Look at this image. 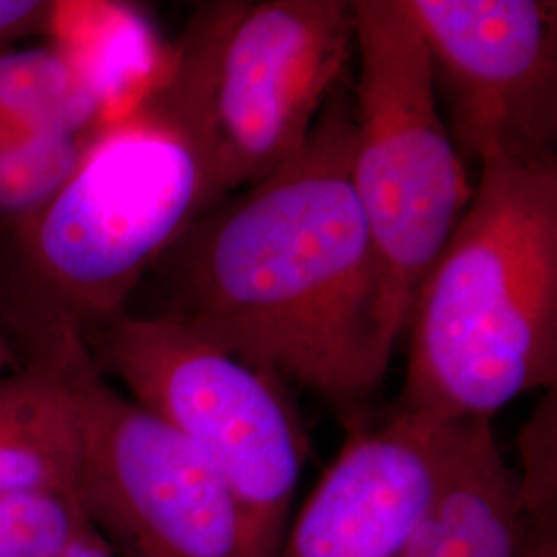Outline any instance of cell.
Here are the masks:
<instances>
[{
  "mask_svg": "<svg viewBox=\"0 0 557 557\" xmlns=\"http://www.w3.org/2000/svg\"><path fill=\"white\" fill-rule=\"evenodd\" d=\"M354 103L338 87L306 145L193 221L161 255L165 317L354 425L395 354L382 277L354 186Z\"/></svg>",
  "mask_w": 557,
  "mask_h": 557,
  "instance_id": "obj_1",
  "label": "cell"
},
{
  "mask_svg": "<svg viewBox=\"0 0 557 557\" xmlns=\"http://www.w3.org/2000/svg\"><path fill=\"white\" fill-rule=\"evenodd\" d=\"M413 299L397 411L492 419L557 382V160L487 158Z\"/></svg>",
  "mask_w": 557,
  "mask_h": 557,
  "instance_id": "obj_2",
  "label": "cell"
},
{
  "mask_svg": "<svg viewBox=\"0 0 557 557\" xmlns=\"http://www.w3.org/2000/svg\"><path fill=\"white\" fill-rule=\"evenodd\" d=\"M218 202L193 145L133 103L52 199L0 225V329L17 354L60 329L91 335L128 312L151 267Z\"/></svg>",
  "mask_w": 557,
  "mask_h": 557,
  "instance_id": "obj_3",
  "label": "cell"
},
{
  "mask_svg": "<svg viewBox=\"0 0 557 557\" xmlns=\"http://www.w3.org/2000/svg\"><path fill=\"white\" fill-rule=\"evenodd\" d=\"M354 52L351 2H205L137 103L193 145L221 200L298 153Z\"/></svg>",
  "mask_w": 557,
  "mask_h": 557,
  "instance_id": "obj_4",
  "label": "cell"
},
{
  "mask_svg": "<svg viewBox=\"0 0 557 557\" xmlns=\"http://www.w3.org/2000/svg\"><path fill=\"white\" fill-rule=\"evenodd\" d=\"M354 186L374 242L388 338L453 236L473 186L442 119L425 40L403 0H354Z\"/></svg>",
  "mask_w": 557,
  "mask_h": 557,
  "instance_id": "obj_5",
  "label": "cell"
},
{
  "mask_svg": "<svg viewBox=\"0 0 557 557\" xmlns=\"http://www.w3.org/2000/svg\"><path fill=\"white\" fill-rule=\"evenodd\" d=\"M83 343L106 379L220 475L238 510L242 557H277L308 458L281 384L165 317L124 312Z\"/></svg>",
  "mask_w": 557,
  "mask_h": 557,
  "instance_id": "obj_6",
  "label": "cell"
},
{
  "mask_svg": "<svg viewBox=\"0 0 557 557\" xmlns=\"http://www.w3.org/2000/svg\"><path fill=\"white\" fill-rule=\"evenodd\" d=\"M50 351L69 380L81 425L77 498L119 557H242L236 504L213 467L96 368L75 331Z\"/></svg>",
  "mask_w": 557,
  "mask_h": 557,
  "instance_id": "obj_7",
  "label": "cell"
},
{
  "mask_svg": "<svg viewBox=\"0 0 557 557\" xmlns=\"http://www.w3.org/2000/svg\"><path fill=\"white\" fill-rule=\"evenodd\" d=\"M450 106L460 158L556 160V4L403 0ZM448 128V131H450Z\"/></svg>",
  "mask_w": 557,
  "mask_h": 557,
  "instance_id": "obj_8",
  "label": "cell"
},
{
  "mask_svg": "<svg viewBox=\"0 0 557 557\" xmlns=\"http://www.w3.org/2000/svg\"><path fill=\"white\" fill-rule=\"evenodd\" d=\"M462 423L395 409L379 425L370 418L349 425L277 557H407L438 499Z\"/></svg>",
  "mask_w": 557,
  "mask_h": 557,
  "instance_id": "obj_9",
  "label": "cell"
},
{
  "mask_svg": "<svg viewBox=\"0 0 557 557\" xmlns=\"http://www.w3.org/2000/svg\"><path fill=\"white\" fill-rule=\"evenodd\" d=\"M71 38L0 46V147L46 133H94L124 114L156 75L145 23L122 7Z\"/></svg>",
  "mask_w": 557,
  "mask_h": 557,
  "instance_id": "obj_10",
  "label": "cell"
},
{
  "mask_svg": "<svg viewBox=\"0 0 557 557\" xmlns=\"http://www.w3.org/2000/svg\"><path fill=\"white\" fill-rule=\"evenodd\" d=\"M517 473L487 419L465 421L432 512L407 557H520Z\"/></svg>",
  "mask_w": 557,
  "mask_h": 557,
  "instance_id": "obj_11",
  "label": "cell"
},
{
  "mask_svg": "<svg viewBox=\"0 0 557 557\" xmlns=\"http://www.w3.org/2000/svg\"><path fill=\"white\" fill-rule=\"evenodd\" d=\"M0 380V490L77 498V403L57 358L29 349Z\"/></svg>",
  "mask_w": 557,
  "mask_h": 557,
  "instance_id": "obj_12",
  "label": "cell"
},
{
  "mask_svg": "<svg viewBox=\"0 0 557 557\" xmlns=\"http://www.w3.org/2000/svg\"><path fill=\"white\" fill-rule=\"evenodd\" d=\"M94 133H46L0 147V225L36 213L75 172Z\"/></svg>",
  "mask_w": 557,
  "mask_h": 557,
  "instance_id": "obj_13",
  "label": "cell"
},
{
  "mask_svg": "<svg viewBox=\"0 0 557 557\" xmlns=\"http://www.w3.org/2000/svg\"><path fill=\"white\" fill-rule=\"evenodd\" d=\"M94 531L79 499L0 490V557H64Z\"/></svg>",
  "mask_w": 557,
  "mask_h": 557,
  "instance_id": "obj_14",
  "label": "cell"
},
{
  "mask_svg": "<svg viewBox=\"0 0 557 557\" xmlns=\"http://www.w3.org/2000/svg\"><path fill=\"white\" fill-rule=\"evenodd\" d=\"M518 502L529 522H557V400L556 388L539 403L520 432Z\"/></svg>",
  "mask_w": 557,
  "mask_h": 557,
  "instance_id": "obj_15",
  "label": "cell"
},
{
  "mask_svg": "<svg viewBox=\"0 0 557 557\" xmlns=\"http://www.w3.org/2000/svg\"><path fill=\"white\" fill-rule=\"evenodd\" d=\"M66 9L48 0H0V46L52 38Z\"/></svg>",
  "mask_w": 557,
  "mask_h": 557,
  "instance_id": "obj_16",
  "label": "cell"
},
{
  "mask_svg": "<svg viewBox=\"0 0 557 557\" xmlns=\"http://www.w3.org/2000/svg\"><path fill=\"white\" fill-rule=\"evenodd\" d=\"M520 557H557V522L524 520Z\"/></svg>",
  "mask_w": 557,
  "mask_h": 557,
  "instance_id": "obj_17",
  "label": "cell"
},
{
  "mask_svg": "<svg viewBox=\"0 0 557 557\" xmlns=\"http://www.w3.org/2000/svg\"><path fill=\"white\" fill-rule=\"evenodd\" d=\"M64 557H119L110 545L94 531L89 537L79 541Z\"/></svg>",
  "mask_w": 557,
  "mask_h": 557,
  "instance_id": "obj_18",
  "label": "cell"
},
{
  "mask_svg": "<svg viewBox=\"0 0 557 557\" xmlns=\"http://www.w3.org/2000/svg\"><path fill=\"white\" fill-rule=\"evenodd\" d=\"M20 361V354H17L13 341L7 337V333L0 329V380L4 379L13 368H17Z\"/></svg>",
  "mask_w": 557,
  "mask_h": 557,
  "instance_id": "obj_19",
  "label": "cell"
}]
</instances>
